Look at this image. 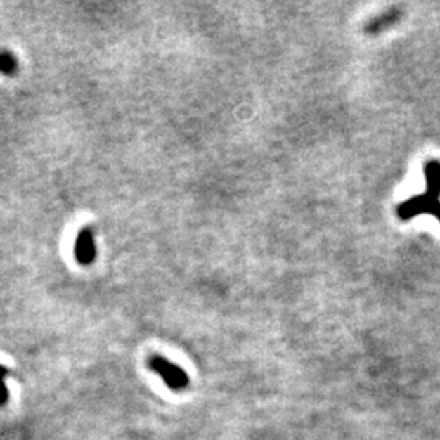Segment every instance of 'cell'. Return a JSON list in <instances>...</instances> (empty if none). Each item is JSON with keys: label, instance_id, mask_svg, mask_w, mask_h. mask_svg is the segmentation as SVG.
<instances>
[{"label": "cell", "instance_id": "6da1fadb", "mask_svg": "<svg viewBox=\"0 0 440 440\" xmlns=\"http://www.w3.org/2000/svg\"><path fill=\"white\" fill-rule=\"evenodd\" d=\"M424 193L411 196L396 206V216L406 222L422 214L434 216L440 222V162L429 160L424 163Z\"/></svg>", "mask_w": 440, "mask_h": 440}, {"label": "cell", "instance_id": "7a4b0ae2", "mask_svg": "<svg viewBox=\"0 0 440 440\" xmlns=\"http://www.w3.org/2000/svg\"><path fill=\"white\" fill-rule=\"evenodd\" d=\"M148 367H150V370L157 372L158 375L163 378V382L172 388V390L181 392L188 387V383H189L188 373L184 372L181 367H178L176 364H173V362L167 361L165 357H160V356L150 357V359H148Z\"/></svg>", "mask_w": 440, "mask_h": 440}, {"label": "cell", "instance_id": "3957f363", "mask_svg": "<svg viewBox=\"0 0 440 440\" xmlns=\"http://www.w3.org/2000/svg\"><path fill=\"white\" fill-rule=\"evenodd\" d=\"M96 257V248H95V240H93V230L86 227L80 230L79 237L75 242V258L80 264L89 266L93 263Z\"/></svg>", "mask_w": 440, "mask_h": 440}, {"label": "cell", "instance_id": "277c9868", "mask_svg": "<svg viewBox=\"0 0 440 440\" xmlns=\"http://www.w3.org/2000/svg\"><path fill=\"white\" fill-rule=\"evenodd\" d=\"M400 17V12H388V13H385L383 15L382 18H377V20H373V22L368 25V32H372V33H377V32H380L382 28H387V25H392L393 22H395V20Z\"/></svg>", "mask_w": 440, "mask_h": 440}, {"label": "cell", "instance_id": "5b68a950", "mask_svg": "<svg viewBox=\"0 0 440 440\" xmlns=\"http://www.w3.org/2000/svg\"><path fill=\"white\" fill-rule=\"evenodd\" d=\"M17 70V60L7 51L0 53V72L2 74H13Z\"/></svg>", "mask_w": 440, "mask_h": 440}, {"label": "cell", "instance_id": "8992f818", "mask_svg": "<svg viewBox=\"0 0 440 440\" xmlns=\"http://www.w3.org/2000/svg\"><path fill=\"white\" fill-rule=\"evenodd\" d=\"M10 373V370L7 367L0 365V406H4V404H7L8 401V392H7V387H5V377H7Z\"/></svg>", "mask_w": 440, "mask_h": 440}]
</instances>
